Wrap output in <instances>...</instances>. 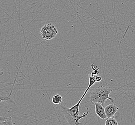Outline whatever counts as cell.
Returning a JSON list of instances; mask_svg holds the SVG:
<instances>
[{
    "label": "cell",
    "mask_w": 135,
    "mask_h": 125,
    "mask_svg": "<svg viewBox=\"0 0 135 125\" xmlns=\"http://www.w3.org/2000/svg\"><path fill=\"white\" fill-rule=\"evenodd\" d=\"M87 93L88 92L85 91L78 103L70 108L63 105L60 106L62 109L61 113L62 114V117H65L68 122V125H84L83 123L80 122V119L82 118L86 117L89 113V111L88 110L86 112L84 113L82 116H80L79 108L81 102L85 97Z\"/></svg>",
    "instance_id": "obj_1"
},
{
    "label": "cell",
    "mask_w": 135,
    "mask_h": 125,
    "mask_svg": "<svg viewBox=\"0 0 135 125\" xmlns=\"http://www.w3.org/2000/svg\"><path fill=\"white\" fill-rule=\"evenodd\" d=\"M113 91V90L108 85L101 84L91 91L89 97V101L92 104L99 103L103 105L108 99L111 102H113L114 100L109 96Z\"/></svg>",
    "instance_id": "obj_2"
},
{
    "label": "cell",
    "mask_w": 135,
    "mask_h": 125,
    "mask_svg": "<svg viewBox=\"0 0 135 125\" xmlns=\"http://www.w3.org/2000/svg\"><path fill=\"white\" fill-rule=\"evenodd\" d=\"M40 33L42 39L49 41L56 37L58 34V30L55 26L50 23L41 27Z\"/></svg>",
    "instance_id": "obj_3"
},
{
    "label": "cell",
    "mask_w": 135,
    "mask_h": 125,
    "mask_svg": "<svg viewBox=\"0 0 135 125\" xmlns=\"http://www.w3.org/2000/svg\"><path fill=\"white\" fill-rule=\"evenodd\" d=\"M3 87L0 88V103L3 102H8L11 103L15 104V102L13 101V99L11 98V95L12 93V90L11 92L9 93L7 91L2 89ZM5 117H0V121H4L6 120Z\"/></svg>",
    "instance_id": "obj_4"
},
{
    "label": "cell",
    "mask_w": 135,
    "mask_h": 125,
    "mask_svg": "<svg viewBox=\"0 0 135 125\" xmlns=\"http://www.w3.org/2000/svg\"><path fill=\"white\" fill-rule=\"evenodd\" d=\"M91 68H92L93 71L91 73L89 74V84L88 88H86V89L88 90H89V89L91 88L92 86L96 82V76L98 75H100L99 72H98L99 69H100L99 68H95L94 65L93 64H91Z\"/></svg>",
    "instance_id": "obj_5"
},
{
    "label": "cell",
    "mask_w": 135,
    "mask_h": 125,
    "mask_svg": "<svg viewBox=\"0 0 135 125\" xmlns=\"http://www.w3.org/2000/svg\"><path fill=\"white\" fill-rule=\"evenodd\" d=\"M94 104L96 114L101 119H106L107 117L105 114V109L103 105L99 103H96Z\"/></svg>",
    "instance_id": "obj_6"
},
{
    "label": "cell",
    "mask_w": 135,
    "mask_h": 125,
    "mask_svg": "<svg viewBox=\"0 0 135 125\" xmlns=\"http://www.w3.org/2000/svg\"><path fill=\"white\" fill-rule=\"evenodd\" d=\"M105 114L107 117H113L118 110V107L114 104H110L104 108Z\"/></svg>",
    "instance_id": "obj_7"
},
{
    "label": "cell",
    "mask_w": 135,
    "mask_h": 125,
    "mask_svg": "<svg viewBox=\"0 0 135 125\" xmlns=\"http://www.w3.org/2000/svg\"><path fill=\"white\" fill-rule=\"evenodd\" d=\"M51 101L55 105H58L62 103V96L59 94H56L53 96Z\"/></svg>",
    "instance_id": "obj_8"
},
{
    "label": "cell",
    "mask_w": 135,
    "mask_h": 125,
    "mask_svg": "<svg viewBox=\"0 0 135 125\" xmlns=\"http://www.w3.org/2000/svg\"><path fill=\"white\" fill-rule=\"evenodd\" d=\"M105 125H118V122L114 117H107L106 119Z\"/></svg>",
    "instance_id": "obj_9"
},
{
    "label": "cell",
    "mask_w": 135,
    "mask_h": 125,
    "mask_svg": "<svg viewBox=\"0 0 135 125\" xmlns=\"http://www.w3.org/2000/svg\"><path fill=\"white\" fill-rule=\"evenodd\" d=\"M0 125H14L12 116L6 118V120L4 121H0Z\"/></svg>",
    "instance_id": "obj_10"
},
{
    "label": "cell",
    "mask_w": 135,
    "mask_h": 125,
    "mask_svg": "<svg viewBox=\"0 0 135 125\" xmlns=\"http://www.w3.org/2000/svg\"><path fill=\"white\" fill-rule=\"evenodd\" d=\"M102 80V76H100V75H97L96 77V82H100Z\"/></svg>",
    "instance_id": "obj_11"
},
{
    "label": "cell",
    "mask_w": 135,
    "mask_h": 125,
    "mask_svg": "<svg viewBox=\"0 0 135 125\" xmlns=\"http://www.w3.org/2000/svg\"><path fill=\"white\" fill-rule=\"evenodd\" d=\"M3 71H1L0 70V75H3Z\"/></svg>",
    "instance_id": "obj_12"
}]
</instances>
